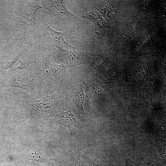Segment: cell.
<instances>
[{"label": "cell", "instance_id": "6da1fadb", "mask_svg": "<svg viewBox=\"0 0 166 166\" xmlns=\"http://www.w3.org/2000/svg\"><path fill=\"white\" fill-rule=\"evenodd\" d=\"M36 71L29 70L14 73L1 87L20 88L33 93L38 89L39 83L42 79L41 75Z\"/></svg>", "mask_w": 166, "mask_h": 166}, {"label": "cell", "instance_id": "7a4b0ae2", "mask_svg": "<svg viewBox=\"0 0 166 166\" xmlns=\"http://www.w3.org/2000/svg\"><path fill=\"white\" fill-rule=\"evenodd\" d=\"M58 93L56 92L51 95H46L34 100H23L26 106L33 113L38 116L51 113L58 101Z\"/></svg>", "mask_w": 166, "mask_h": 166}, {"label": "cell", "instance_id": "3957f363", "mask_svg": "<svg viewBox=\"0 0 166 166\" xmlns=\"http://www.w3.org/2000/svg\"><path fill=\"white\" fill-rule=\"evenodd\" d=\"M42 8L45 9L66 22H73L79 18L71 12L63 0H37Z\"/></svg>", "mask_w": 166, "mask_h": 166}, {"label": "cell", "instance_id": "277c9868", "mask_svg": "<svg viewBox=\"0 0 166 166\" xmlns=\"http://www.w3.org/2000/svg\"><path fill=\"white\" fill-rule=\"evenodd\" d=\"M42 29L45 40L50 46L57 47L62 52L65 49H74V47L64 39L65 35L70 33L55 30L50 27L47 22L43 24Z\"/></svg>", "mask_w": 166, "mask_h": 166}, {"label": "cell", "instance_id": "5b68a950", "mask_svg": "<svg viewBox=\"0 0 166 166\" xmlns=\"http://www.w3.org/2000/svg\"><path fill=\"white\" fill-rule=\"evenodd\" d=\"M64 53L66 68L91 63L93 57L90 52H83L65 49Z\"/></svg>", "mask_w": 166, "mask_h": 166}, {"label": "cell", "instance_id": "8992f818", "mask_svg": "<svg viewBox=\"0 0 166 166\" xmlns=\"http://www.w3.org/2000/svg\"><path fill=\"white\" fill-rule=\"evenodd\" d=\"M42 8L37 1H25L22 2L17 6L16 12L19 17L29 24H34L37 11Z\"/></svg>", "mask_w": 166, "mask_h": 166}, {"label": "cell", "instance_id": "52a82bcc", "mask_svg": "<svg viewBox=\"0 0 166 166\" xmlns=\"http://www.w3.org/2000/svg\"><path fill=\"white\" fill-rule=\"evenodd\" d=\"M43 77L50 82H56L60 80L65 73L66 67L63 64H58L49 61L44 62L42 67Z\"/></svg>", "mask_w": 166, "mask_h": 166}, {"label": "cell", "instance_id": "ba28073f", "mask_svg": "<svg viewBox=\"0 0 166 166\" xmlns=\"http://www.w3.org/2000/svg\"><path fill=\"white\" fill-rule=\"evenodd\" d=\"M52 121L56 124L66 126L70 132L73 130L77 123L76 117L71 110L56 114Z\"/></svg>", "mask_w": 166, "mask_h": 166}, {"label": "cell", "instance_id": "9c48e42d", "mask_svg": "<svg viewBox=\"0 0 166 166\" xmlns=\"http://www.w3.org/2000/svg\"><path fill=\"white\" fill-rule=\"evenodd\" d=\"M29 24L20 17L17 18L14 29V37L15 42L18 44L23 39Z\"/></svg>", "mask_w": 166, "mask_h": 166}, {"label": "cell", "instance_id": "30bf717a", "mask_svg": "<svg viewBox=\"0 0 166 166\" xmlns=\"http://www.w3.org/2000/svg\"><path fill=\"white\" fill-rule=\"evenodd\" d=\"M73 105L74 110L80 113L85 115L83 108L85 98V93L82 88L77 91L73 96Z\"/></svg>", "mask_w": 166, "mask_h": 166}, {"label": "cell", "instance_id": "8fae6325", "mask_svg": "<svg viewBox=\"0 0 166 166\" xmlns=\"http://www.w3.org/2000/svg\"><path fill=\"white\" fill-rule=\"evenodd\" d=\"M153 143L158 151L162 160V165L166 166V141L164 140L154 137Z\"/></svg>", "mask_w": 166, "mask_h": 166}, {"label": "cell", "instance_id": "7c38bea8", "mask_svg": "<svg viewBox=\"0 0 166 166\" xmlns=\"http://www.w3.org/2000/svg\"><path fill=\"white\" fill-rule=\"evenodd\" d=\"M125 166H139V164L134 160L129 158L125 161Z\"/></svg>", "mask_w": 166, "mask_h": 166}, {"label": "cell", "instance_id": "4fadbf2b", "mask_svg": "<svg viewBox=\"0 0 166 166\" xmlns=\"http://www.w3.org/2000/svg\"><path fill=\"white\" fill-rule=\"evenodd\" d=\"M165 123L159 125L156 127V130L157 133L160 134H165Z\"/></svg>", "mask_w": 166, "mask_h": 166}, {"label": "cell", "instance_id": "5bb4252c", "mask_svg": "<svg viewBox=\"0 0 166 166\" xmlns=\"http://www.w3.org/2000/svg\"><path fill=\"white\" fill-rule=\"evenodd\" d=\"M95 166H105L103 164H102L100 163H97V164H95Z\"/></svg>", "mask_w": 166, "mask_h": 166}]
</instances>
